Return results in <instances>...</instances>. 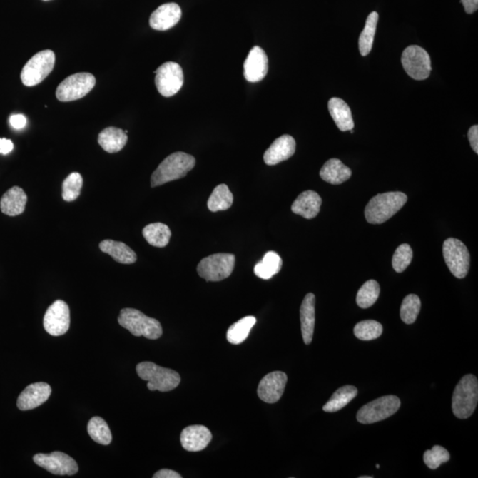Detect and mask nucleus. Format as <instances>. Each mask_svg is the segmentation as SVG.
<instances>
[{
  "instance_id": "1",
  "label": "nucleus",
  "mask_w": 478,
  "mask_h": 478,
  "mask_svg": "<svg viewBox=\"0 0 478 478\" xmlns=\"http://www.w3.org/2000/svg\"><path fill=\"white\" fill-rule=\"evenodd\" d=\"M196 160L183 152L171 154L159 165L151 178V186L157 187L185 178L195 167Z\"/></svg>"
},
{
  "instance_id": "2",
  "label": "nucleus",
  "mask_w": 478,
  "mask_h": 478,
  "mask_svg": "<svg viewBox=\"0 0 478 478\" xmlns=\"http://www.w3.org/2000/svg\"><path fill=\"white\" fill-rule=\"evenodd\" d=\"M407 196L400 191L377 194L367 203L365 217L367 223L381 224L398 213L407 203Z\"/></svg>"
},
{
  "instance_id": "3",
  "label": "nucleus",
  "mask_w": 478,
  "mask_h": 478,
  "mask_svg": "<svg viewBox=\"0 0 478 478\" xmlns=\"http://www.w3.org/2000/svg\"><path fill=\"white\" fill-rule=\"evenodd\" d=\"M118 322L135 337H145L156 340L163 336V327L158 320L148 317L134 308L121 310Z\"/></svg>"
},
{
  "instance_id": "4",
  "label": "nucleus",
  "mask_w": 478,
  "mask_h": 478,
  "mask_svg": "<svg viewBox=\"0 0 478 478\" xmlns=\"http://www.w3.org/2000/svg\"><path fill=\"white\" fill-rule=\"evenodd\" d=\"M137 373L141 380L147 381L150 391L171 392L181 382V377L175 370L158 366L150 362L138 364Z\"/></svg>"
},
{
  "instance_id": "5",
  "label": "nucleus",
  "mask_w": 478,
  "mask_h": 478,
  "mask_svg": "<svg viewBox=\"0 0 478 478\" xmlns=\"http://www.w3.org/2000/svg\"><path fill=\"white\" fill-rule=\"evenodd\" d=\"M478 402V381L474 375H466L456 385L452 408L456 417H472Z\"/></svg>"
},
{
  "instance_id": "6",
  "label": "nucleus",
  "mask_w": 478,
  "mask_h": 478,
  "mask_svg": "<svg viewBox=\"0 0 478 478\" xmlns=\"http://www.w3.org/2000/svg\"><path fill=\"white\" fill-rule=\"evenodd\" d=\"M235 262L236 258L231 253H215L202 259L198 265L197 271L205 280L219 282L233 274Z\"/></svg>"
},
{
  "instance_id": "7",
  "label": "nucleus",
  "mask_w": 478,
  "mask_h": 478,
  "mask_svg": "<svg viewBox=\"0 0 478 478\" xmlns=\"http://www.w3.org/2000/svg\"><path fill=\"white\" fill-rule=\"evenodd\" d=\"M55 54L45 50L36 54L24 66L21 73V82L25 86H38L54 71Z\"/></svg>"
},
{
  "instance_id": "8",
  "label": "nucleus",
  "mask_w": 478,
  "mask_h": 478,
  "mask_svg": "<svg viewBox=\"0 0 478 478\" xmlns=\"http://www.w3.org/2000/svg\"><path fill=\"white\" fill-rule=\"evenodd\" d=\"M400 400L395 395L382 396L364 405L358 411L357 420L362 424H371L385 420L397 413Z\"/></svg>"
},
{
  "instance_id": "9",
  "label": "nucleus",
  "mask_w": 478,
  "mask_h": 478,
  "mask_svg": "<svg viewBox=\"0 0 478 478\" xmlns=\"http://www.w3.org/2000/svg\"><path fill=\"white\" fill-rule=\"evenodd\" d=\"M96 78L93 73H77L68 76L60 83L56 97L61 102H71L83 98L93 91Z\"/></svg>"
},
{
  "instance_id": "10",
  "label": "nucleus",
  "mask_w": 478,
  "mask_h": 478,
  "mask_svg": "<svg viewBox=\"0 0 478 478\" xmlns=\"http://www.w3.org/2000/svg\"><path fill=\"white\" fill-rule=\"evenodd\" d=\"M444 262L455 278H464L469 270L470 255L468 248L461 240L447 238L443 245Z\"/></svg>"
},
{
  "instance_id": "11",
  "label": "nucleus",
  "mask_w": 478,
  "mask_h": 478,
  "mask_svg": "<svg viewBox=\"0 0 478 478\" xmlns=\"http://www.w3.org/2000/svg\"><path fill=\"white\" fill-rule=\"evenodd\" d=\"M404 69L415 80L427 79L432 72V60L427 51L418 46H410L404 50L402 57Z\"/></svg>"
},
{
  "instance_id": "12",
  "label": "nucleus",
  "mask_w": 478,
  "mask_h": 478,
  "mask_svg": "<svg viewBox=\"0 0 478 478\" xmlns=\"http://www.w3.org/2000/svg\"><path fill=\"white\" fill-rule=\"evenodd\" d=\"M156 73V86L163 97L169 98L178 93L183 86V71L176 62L168 61L158 68Z\"/></svg>"
},
{
  "instance_id": "13",
  "label": "nucleus",
  "mask_w": 478,
  "mask_h": 478,
  "mask_svg": "<svg viewBox=\"0 0 478 478\" xmlns=\"http://www.w3.org/2000/svg\"><path fill=\"white\" fill-rule=\"evenodd\" d=\"M36 465L45 469L54 475L73 476L78 472V465L71 456L62 452L38 454L33 457Z\"/></svg>"
},
{
  "instance_id": "14",
  "label": "nucleus",
  "mask_w": 478,
  "mask_h": 478,
  "mask_svg": "<svg viewBox=\"0 0 478 478\" xmlns=\"http://www.w3.org/2000/svg\"><path fill=\"white\" fill-rule=\"evenodd\" d=\"M71 326V311L63 300L54 301L46 310L44 317V328L51 336H62Z\"/></svg>"
},
{
  "instance_id": "15",
  "label": "nucleus",
  "mask_w": 478,
  "mask_h": 478,
  "mask_svg": "<svg viewBox=\"0 0 478 478\" xmlns=\"http://www.w3.org/2000/svg\"><path fill=\"white\" fill-rule=\"evenodd\" d=\"M287 380L288 378L286 374L282 371H274L266 375L260 380L257 390L259 398L266 403L278 402L284 395Z\"/></svg>"
},
{
  "instance_id": "16",
  "label": "nucleus",
  "mask_w": 478,
  "mask_h": 478,
  "mask_svg": "<svg viewBox=\"0 0 478 478\" xmlns=\"http://www.w3.org/2000/svg\"><path fill=\"white\" fill-rule=\"evenodd\" d=\"M268 59L266 53L260 46H253L250 51L244 64L245 78L250 83L260 82L267 76Z\"/></svg>"
},
{
  "instance_id": "17",
  "label": "nucleus",
  "mask_w": 478,
  "mask_h": 478,
  "mask_svg": "<svg viewBox=\"0 0 478 478\" xmlns=\"http://www.w3.org/2000/svg\"><path fill=\"white\" fill-rule=\"evenodd\" d=\"M51 393V386L46 382H39L29 385L18 397L17 407L26 411L34 410L45 403Z\"/></svg>"
},
{
  "instance_id": "18",
  "label": "nucleus",
  "mask_w": 478,
  "mask_h": 478,
  "mask_svg": "<svg viewBox=\"0 0 478 478\" xmlns=\"http://www.w3.org/2000/svg\"><path fill=\"white\" fill-rule=\"evenodd\" d=\"M181 17V7L178 4L166 3L154 11L149 24L156 31H165L178 24Z\"/></svg>"
},
{
  "instance_id": "19",
  "label": "nucleus",
  "mask_w": 478,
  "mask_h": 478,
  "mask_svg": "<svg viewBox=\"0 0 478 478\" xmlns=\"http://www.w3.org/2000/svg\"><path fill=\"white\" fill-rule=\"evenodd\" d=\"M296 142L292 136L284 135L275 139L266 152L263 159L268 166H273L290 159L295 153Z\"/></svg>"
},
{
  "instance_id": "20",
  "label": "nucleus",
  "mask_w": 478,
  "mask_h": 478,
  "mask_svg": "<svg viewBox=\"0 0 478 478\" xmlns=\"http://www.w3.org/2000/svg\"><path fill=\"white\" fill-rule=\"evenodd\" d=\"M212 433L203 425H193L181 433V444L188 452H200L207 448L211 442Z\"/></svg>"
},
{
  "instance_id": "21",
  "label": "nucleus",
  "mask_w": 478,
  "mask_h": 478,
  "mask_svg": "<svg viewBox=\"0 0 478 478\" xmlns=\"http://www.w3.org/2000/svg\"><path fill=\"white\" fill-rule=\"evenodd\" d=\"M322 203V198L314 190H307L298 196L292 205L294 214L306 219H312L317 216Z\"/></svg>"
},
{
  "instance_id": "22",
  "label": "nucleus",
  "mask_w": 478,
  "mask_h": 478,
  "mask_svg": "<svg viewBox=\"0 0 478 478\" xmlns=\"http://www.w3.org/2000/svg\"><path fill=\"white\" fill-rule=\"evenodd\" d=\"M301 332L304 343L310 345L314 336L315 325V296L314 293H307L305 296L300 307Z\"/></svg>"
},
{
  "instance_id": "23",
  "label": "nucleus",
  "mask_w": 478,
  "mask_h": 478,
  "mask_svg": "<svg viewBox=\"0 0 478 478\" xmlns=\"http://www.w3.org/2000/svg\"><path fill=\"white\" fill-rule=\"evenodd\" d=\"M27 200L25 191L21 187L14 186L3 195L0 200V209L6 215H19L24 212Z\"/></svg>"
},
{
  "instance_id": "24",
  "label": "nucleus",
  "mask_w": 478,
  "mask_h": 478,
  "mask_svg": "<svg viewBox=\"0 0 478 478\" xmlns=\"http://www.w3.org/2000/svg\"><path fill=\"white\" fill-rule=\"evenodd\" d=\"M103 253L112 257L116 263L121 264H132L137 262V255L130 246L123 242L106 239L99 244Z\"/></svg>"
},
{
  "instance_id": "25",
  "label": "nucleus",
  "mask_w": 478,
  "mask_h": 478,
  "mask_svg": "<svg viewBox=\"0 0 478 478\" xmlns=\"http://www.w3.org/2000/svg\"><path fill=\"white\" fill-rule=\"evenodd\" d=\"M98 142L103 150L109 153L120 152L128 142L126 132L116 127H108L98 135Z\"/></svg>"
},
{
  "instance_id": "26",
  "label": "nucleus",
  "mask_w": 478,
  "mask_h": 478,
  "mask_svg": "<svg viewBox=\"0 0 478 478\" xmlns=\"http://www.w3.org/2000/svg\"><path fill=\"white\" fill-rule=\"evenodd\" d=\"M352 171L347 166H345L340 160L330 159L326 161L320 171L323 181L330 183V185H341V183L347 181L351 178Z\"/></svg>"
},
{
  "instance_id": "27",
  "label": "nucleus",
  "mask_w": 478,
  "mask_h": 478,
  "mask_svg": "<svg viewBox=\"0 0 478 478\" xmlns=\"http://www.w3.org/2000/svg\"><path fill=\"white\" fill-rule=\"evenodd\" d=\"M329 111L335 123L341 131H352L355 127L350 108L343 99L332 98L328 104Z\"/></svg>"
},
{
  "instance_id": "28",
  "label": "nucleus",
  "mask_w": 478,
  "mask_h": 478,
  "mask_svg": "<svg viewBox=\"0 0 478 478\" xmlns=\"http://www.w3.org/2000/svg\"><path fill=\"white\" fill-rule=\"evenodd\" d=\"M142 233L148 244L160 248L167 246L171 238V229L161 223L148 224L143 228Z\"/></svg>"
},
{
  "instance_id": "29",
  "label": "nucleus",
  "mask_w": 478,
  "mask_h": 478,
  "mask_svg": "<svg viewBox=\"0 0 478 478\" xmlns=\"http://www.w3.org/2000/svg\"><path fill=\"white\" fill-rule=\"evenodd\" d=\"M357 395L358 390L355 386L345 385L333 393L329 402L323 406L322 410L328 413L340 411L347 406V404L350 403Z\"/></svg>"
},
{
  "instance_id": "30",
  "label": "nucleus",
  "mask_w": 478,
  "mask_h": 478,
  "mask_svg": "<svg viewBox=\"0 0 478 478\" xmlns=\"http://www.w3.org/2000/svg\"><path fill=\"white\" fill-rule=\"evenodd\" d=\"M283 260L275 252H268L264 255L262 262L257 263L255 267V274L257 277L268 280L277 275L281 270Z\"/></svg>"
},
{
  "instance_id": "31",
  "label": "nucleus",
  "mask_w": 478,
  "mask_h": 478,
  "mask_svg": "<svg viewBox=\"0 0 478 478\" xmlns=\"http://www.w3.org/2000/svg\"><path fill=\"white\" fill-rule=\"evenodd\" d=\"M255 323L256 318L253 316H246V317L239 320L228 330L227 340L233 345L243 343L248 337L249 333Z\"/></svg>"
},
{
  "instance_id": "32",
  "label": "nucleus",
  "mask_w": 478,
  "mask_h": 478,
  "mask_svg": "<svg viewBox=\"0 0 478 478\" xmlns=\"http://www.w3.org/2000/svg\"><path fill=\"white\" fill-rule=\"evenodd\" d=\"M233 194L226 185L215 187L209 197L208 208L211 212L225 211L233 204Z\"/></svg>"
},
{
  "instance_id": "33",
  "label": "nucleus",
  "mask_w": 478,
  "mask_h": 478,
  "mask_svg": "<svg viewBox=\"0 0 478 478\" xmlns=\"http://www.w3.org/2000/svg\"><path fill=\"white\" fill-rule=\"evenodd\" d=\"M378 14L372 12L367 18L365 27L359 39V49L362 56H367L372 49L375 34H376Z\"/></svg>"
},
{
  "instance_id": "34",
  "label": "nucleus",
  "mask_w": 478,
  "mask_h": 478,
  "mask_svg": "<svg viewBox=\"0 0 478 478\" xmlns=\"http://www.w3.org/2000/svg\"><path fill=\"white\" fill-rule=\"evenodd\" d=\"M88 433L96 443L108 446L112 442V433L104 419L95 417L87 426Z\"/></svg>"
},
{
  "instance_id": "35",
  "label": "nucleus",
  "mask_w": 478,
  "mask_h": 478,
  "mask_svg": "<svg viewBox=\"0 0 478 478\" xmlns=\"http://www.w3.org/2000/svg\"><path fill=\"white\" fill-rule=\"evenodd\" d=\"M380 286L376 280H369L365 283L357 293L356 302L363 310L372 307L380 297Z\"/></svg>"
},
{
  "instance_id": "36",
  "label": "nucleus",
  "mask_w": 478,
  "mask_h": 478,
  "mask_svg": "<svg viewBox=\"0 0 478 478\" xmlns=\"http://www.w3.org/2000/svg\"><path fill=\"white\" fill-rule=\"evenodd\" d=\"M83 180L82 176L77 172H73L62 183V198L67 202L75 201L80 196L82 190Z\"/></svg>"
},
{
  "instance_id": "37",
  "label": "nucleus",
  "mask_w": 478,
  "mask_h": 478,
  "mask_svg": "<svg viewBox=\"0 0 478 478\" xmlns=\"http://www.w3.org/2000/svg\"><path fill=\"white\" fill-rule=\"evenodd\" d=\"M421 310V300L415 294H410L404 298L400 307V317L406 325H412L417 320Z\"/></svg>"
},
{
  "instance_id": "38",
  "label": "nucleus",
  "mask_w": 478,
  "mask_h": 478,
  "mask_svg": "<svg viewBox=\"0 0 478 478\" xmlns=\"http://www.w3.org/2000/svg\"><path fill=\"white\" fill-rule=\"evenodd\" d=\"M354 332L355 337L360 340H377L382 334V326L381 323L374 321V320H366V321L360 322L355 326Z\"/></svg>"
},
{
  "instance_id": "39",
  "label": "nucleus",
  "mask_w": 478,
  "mask_h": 478,
  "mask_svg": "<svg viewBox=\"0 0 478 478\" xmlns=\"http://www.w3.org/2000/svg\"><path fill=\"white\" fill-rule=\"evenodd\" d=\"M412 259H413V250L411 246L407 244L400 245L393 255L392 267L397 273H402L410 266Z\"/></svg>"
},
{
  "instance_id": "40",
  "label": "nucleus",
  "mask_w": 478,
  "mask_h": 478,
  "mask_svg": "<svg viewBox=\"0 0 478 478\" xmlns=\"http://www.w3.org/2000/svg\"><path fill=\"white\" fill-rule=\"evenodd\" d=\"M449 459V452L440 446L433 447L432 450L426 451L424 454V462L430 469L439 468L442 463H446Z\"/></svg>"
},
{
  "instance_id": "41",
  "label": "nucleus",
  "mask_w": 478,
  "mask_h": 478,
  "mask_svg": "<svg viewBox=\"0 0 478 478\" xmlns=\"http://www.w3.org/2000/svg\"><path fill=\"white\" fill-rule=\"evenodd\" d=\"M10 124L16 130H21L26 126L27 119L24 115H13L10 116Z\"/></svg>"
},
{
  "instance_id": "42",
  "label": "nucleus",
  "mask_w": 478,
  "mask_h": 478,
  "mask_svg": "<svg viewBox=\"0 0 478 478\" xmlns=\"http://www.w3.org/2000/svg\"><path fill=\"white\" fill-rule=\"evenodd\" d=\"M469 141L470 145H472L474 152L478 153V126L477 125H474L472 128H469L468 133Z\"/></svg>"
},
{
  "instance_id": "43",
  "label": "nucleus",
  "mask_w": 478,
  "mask_h": 478,
  "mask_svg": "<svg viewBox=\"0 0 478 478\" xmlns=\"http://www.w3.org/2000/svg\"><path fill=\"white\" fill-rule=\"evenodd\" d=\"M153 478H182V476L174 470L165 469L154 474Z\"/></svg>"
},
{
  "instance_id": "44",
  "label": "nucleus",
  "mask_w": 478,
  "mask_h": 478,
  "mask_svg": "<svg viewBox=\"0 0 478 478\" xmlns=\"http://www.w3.org/2000/svg\"><path fill=\"white\" fill-rule=\"evenodd\" d=\"M14 149V143L10 139L0 138V154H9Z\"/></svg>"
},
{
  "instance_id": "45",
  "label": "nucleus",
  "mask_w": 478,
  "mask_h": 478,
  "mask_svg": "<svg viewBox=\"0 0 478 478\" xmlns=\"http://www.w3.org/2000/svg\"><path fill=\"white\" fill-rule=\"evenodd\" d=\"M461 1L467 14L475 13L478 9V0H461Z\"/></svg>"
},
{
  "instance_id": "46",
  "label": "nucleus",
  "mask_w": 478,
  "mask_h": 478,
  "mask_svg": "<svg viewBox=\"0 0 478 478\" xmlns=\"http://www.w3.org/2000/svg\"><path fill=\"white\" fill-rule=\"evenodd\" d=\"M360 478H372V477L366 476V477H360Z\"/></svg>"
},
{
  "instance_id": "47",
  "label": "nucleus",
  "mask_w": 478,
  "mask_h": 478,
  "mask_svg": "<svg viewBox=\"0 0 478 478\" xmlns=\"http://www.w3.org/2000/svg\"><path fill=\"white\" fill-rule=\"evenodd\" d=\"M380 464H377V469H380Z\"/></svg>"
},
{
  "instance_id": "48",
  "label": "nucleus",
  "mask_w": 478,
  "mask_h": 478,
  "mask_svg": "<svg viewBox=\"0 0 478 478\" xmlns=\"http://www.w3.org/2000/svg\"><path fill=\"white\" fill-rule=\"evenodd\" d=\"M45 1H48V0H45Z\"/></svg>"
}]
</instances>
